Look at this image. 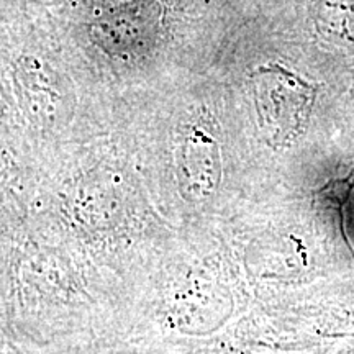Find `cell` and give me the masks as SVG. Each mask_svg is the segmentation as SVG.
Masks as SVG:
<instances>
[{
	"label": "cell",
	"mask_w": 354,
	"mask_h": 354,
	"mask_svg": "<svg viewBox=\"0 0 354 354\" xmlns=\"http://www.w3.org/2000/svg\"><path fill=\"white\" fill-rule=\"evenodd\" d=\"M254 107L261 131L272 146L294 141L312 107L313 91L302 79L281 68L263 66L251 74Z\"/></svg>",
	"instance_id": "6da1fadb"
},
{
	"label": "cell",
	"mask_w": 354,
	"mask_h": 354,
	"mask_svg": "<svg viewBox=\"0 0 354 354\" xmlns=\"http://www.w3.org/2000/svg\"><path fill=\"white\" fill-rule=\"evenodd\" d=\"M161 8L151 0H135L110 8L92 24L91 33L110 55L135 56L156 43Z\"/></svg>",
	"instance_id": "7a4b0ae2"
}]
</instances>
